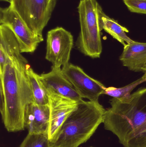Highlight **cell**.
<instances>
[{
  "label": "cell",
  "instance_id": "12",
  "mask_svg": "<svg viewBox=\"0 0 146 147\" xmlns=\"http://www.w3.org/2000/svg\"><path fill=\"white\" fill-rule=\"evenodd\" d=\"M120 60L123 66L132 71H146V43L134 41L124 46Z\"/></svg>",
  "mask_w": 146,
  "mask_h": 147
},
{
  "label": "cell",
  "instance_id": "4",
  "mask_svg": "<svg viewBox=\"0 0 146 147\" xmlns=\"http://www.w3.org/2000/svg\"><path fill=\"white\" fill-rule=\"evenodd\" d=\"M78 9L80 32L76 47L85 56L99 58L103 49L101 32L103 11L97 0H81Z\"/></svg>",
  "mask_w": 146,
  "mask_h": 147
},
{
  "label": "cell",
  "instance_id": "8",
  "mask_svg": "<svg viewBox=\"0 0 146 147\" xmlns=\"http://www.w3.org/2000/svg\"><path fill=\"white\" fill-rule=\"evenodd\" d=\"M61 70L82 98L99 102V96L105 94L106 87L101 82L88 76L79 66L69 63L63 67Z\"/></svg>",
  "mask_w": 146,
  "mask_h": 147
},
{
  "label": "cell",
  "instance_id": "9",
  "mask_svg": "<svg viewBox=\"0 0 146 147\" xmlns=\"http://www.w3.org/2000/svg\"><path fill=\"white\" fill-rule=\"evenodd\" d=\"M48 90L50 117L47 136L51 144L54 142L67 118L76 109L79 102Z\"/></svg>",
  "mask_w": 146,
  "mask_h": 147
},
{
  "label": "cell",
  "instance_id": "21",
  "mask_svg": "<svg viewBox=\"0 0 146 147\" xmlns=\"http://www.w3.org/2000/svg\"><path fill=\"white\" fill-rule=\"evenodd\" d=\"M93 147V146H90V147Z\"/></svg>",
  "mask_w": 146,
  "mask_h": 147
},
{
  "label": "cell",
  "instance_id": "19",
  "mask_svg": "<svg viewBox=\"0 0 146 147\" xmlns=\"http://www.w3.org/2000/svg\"><path fill=\"white\" fill-rule=\"evenodd\" d=\"M142 78H143V79H144L146 81V71L145 72V74L142 76Z\"/></svg>",
  "mask_w": 146,
  "mask_h": 147
},
{
  "label": "cell",
  "instance_id": "11",
  "mask_svg": "<svg viewBox=\"0 0 146 147\" xmlns=\"http://www.w3.org/2000/svg\"><path fill=\"white\" fill-rule=\"evenodd\" d=\"M50 117V106L33 102L26 109L25 128L29 134L47 135Z\"/></svg>",
  "mask_w": 146,
  "mask_h": 147
},
{
  "label": "cell",
  "instance_id": "17",
  "mask_svg": "<svg viewBox=\"0 0 146 147\" xmlns=\"http://www.w3.org/2000/svg\"><path fill=\"white\" fill-rule=\"evenodd\" d=\"M19 147H51L47 135L28 133Z\"/></svg>",
  "mask_w": 146,
  "mask_h": 147
},
{
  "label": "cell",
  "instance_id": "6",
  "mask_svg": "<svg viewBox=\"0 0 146 147\" xmlns=\"http://www.w3.org/2000/svg\"><path fill=\"white\" fill-rule=\"evenodd\" d=\"M0 23L7 26L13 31L19 42L21 53H33L43 41V37L34 33L10 5L8 7L1 8Z\"/></svg>",
  "mask_w": 146,
  "mask_h": 147
},
{
  "label": "cell",
  "instance_id": "13",
  "mask_svg": "<svg viewBox=\"0 0 146 147\" xmlns=\"http://www.w3.org/2000/svg\"><path fill=\"white\" fill-rule=\"evenodd\" d=\"M19 42L13 31L7 26H0V74L3 73L7 59L22 56Z\"/></svg>",
  "mask_w": 146,
  "mask_h": 147
},
{
  "label": "cell",
  "instance_id": "20",
  "mask_svg": "<svg viewBox=\"0 0 146 147\" xmlns=\"http://www.w3.org/2000/svg\"><path fill=\"white\" fill-rule=\"evenodd\" d=\"M1 1H6L7 2L9 3H10L12 0H1Z\"/></svg>",
  "mask_w": 146,
  "mask_h": 147
},
{
  "label": "cell",
  "instance_id": "3",
  "mask_svg": "<svg viewBox=\"0 0 146 147\" xmlns=\"http://www.w3.org/2000/svg\"><path fill=\"white\" fill-rule=\"evenodd\" d=\"M106 110L99 102H79L62 127L51 147H79L86 142L103 123Z\"/></svg>",
  "mask_w": 146,
  "mask_h": 147
},
{
  "label": "cell",
  "instance_id": "1",
  "mask_svg": "<svg viewBox=\"0 0 146 147\" xmlns=\"http://www.w3.org/2000/svg\"><path fill=\"white\" fill-rule=\"evenodd\" d=\"M28 62L23 56L7 59L3 73L0 74V90L5 98L1 111L5 128L9 133L25 130L26 109L33 96L26 73Z\"/></svg>",
  "mask_w": 146,
  "mask_h": 147
},
{
  "label": "cell",
  "instance_id": "18",
  "mask_svg": "<svg viewBox=\"0 0 146 147\" xmlns=\"http://www.w3.org/2000/svg\"><path fill=\"white\" fill-rule=\"evenodd\" d=\"M131 12L146 14V0H123Z\"/></svg>",
  "mask_w": 146,
  "mask_h": 147
},
{
  "label": "cell",
  "instance_id": "10",
  "mask_svg": "<svg viewBox=\"0 0 146 147\" xmlns=\"http://www.w3.org/2000/svg\"><path fill=\"white\" fill-rule=\"evenodd\" d=\"M40 77L48 90L77 102L83 100L73 84L63 73L61 68L52 67L50 71L42 74Z\"/></svg>",
  "mask_w": 146,
  "mask_h": 147
},
{
  "label": "cell",
  "instance_id": "15",
  "mask_svg": "<svg viewBox=\"0 0 146 147\" xmlns=\"http://www.w3.org/2000/svg\"><path fill=\"white\" fill-rule=\"evenodd\" d=\"M102 28L124 46L133 42L126 34L129 30L120 25L116 21L107 16L104 13L102 16Z\"/></svg>",
  "mask_w": 146,
  "mask_h": 147
},
{
  "label": "cell",
  "instance_id": "5",
  "mask_svg": "<svg viewBox=\"0 0 146 147\" xmlns=\"http://www.w3.org/2000/svg\"><path fill=\"white\" fill-rule=\"evenodd\" d=\"M57 0H12V7L36 35L43 37Z\"/></svg>",
  "mask_w": 146,
  "mask_h": 147
},
{
  "label": "cell",
  "instance_id": "2",
  "mask_svg": "<svg viewBox=\"0 0 146 147\" xmlns=\"http://www.w3.org/2000/svg\"><path fill=\"white\" fill-rule=\"evenodd\" d=\"M106 110L103 124L123 147H146V87L139 89L127 102L115 98Z\"/></svg>",
  "mask_w": 146,
  "mask_h": 147
},
{
  "label": "cell",
  "instance_id": "7",
  "mask_svg": "<svg viewBox=\"0 0 146 147\" xmlns=\"http://www.w3.org/2000/svg\"><path fill=\"white\" fill-rule=\"evenodd\" d=\"M72 34L62 27H57L48 32L45 59L52 67L62 68L69 63L73 47Z\"/></svg>",
  "mask_w": 146,
  "mask_h": 147
},
{
  "label": "cell",
  "instance_id": "14",
  "mask_svg": "<svg viewBox=\"0 0 146 147\" xmlns=\"http://www.w3.org/2000/svg\"><path fill=\"white\" fill-rule=\"evenodd\" d=\"M26 73L31 86L33 102L40 105L49 104V93L40 79V75L36 73L29 64Z\"/></svg>",
  "mask_w": 146,
  "mask_h": 147
},
{
  "label": "cell",
  "instance_id": "16",
  "mask_svg": "<svg viewBox=\"0 0 146 147\" xmlns=\"http://www.w3.org/2000/svg\"><path fill=\"white\" fill-rule=\"evenodd\" d=\"M145 81V80L141 77L136 81L124 87L121 88L107 87L105 89V95L110 96L113 98H116L121 102H127L131 98L132 95L131 93L132 91L139 85Z\"/></svg>",
  "mask_w": 146,
  "mask_h": 147
}]
</instances>
